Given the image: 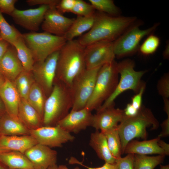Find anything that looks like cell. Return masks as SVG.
Returning <instances> with one entry per match:
<instances>
[{"label":"cell","mask_w":169,"mask_h":169,"mask_svg":"<svg viewBox=\"0 0 169 169\" xmlns=\"http://www.w3.org/2000/svg\"><path fill=\"white\" fill-rule=\"evenodd\" d=\"M137 20L135 16H114L100 12L95 13L93 26L78 41L85 47L98 42H113Z\"/></svg>","instance_id":"6da1fadb"},{"label":"cell","mask_w":169,"mask_h":169,"mask_svg":"<svg viewBox=\"0 0 169 169\" xmlns=\"http://www.w3.org/2000/svg\"><path fill=\"white\" fill-rule=\"evenodd\" d=\"M85 48L78 40L67 41L59 51L55 77L58 81L70 87L75 77L86 69Z\"/></svg>","instance_id":"7a4b0ae2"},{"label":"cell","mask_w":169,"mask_h":169,"mask_svg":"<svg viewBox=\"0 0 169 169\" xmlns=\"http://www.w3.org/2000/svg\"><path fill=\"white\" fill-rule=\"evenodd\" d=\"M159 122L150 109L142 106L135 116L127 117L119 124L117 129L120 137L122 154L127 144L135 138L146 140V129L155 130L159 126Z\"/></svg>","instance_id":"3957f363"},{"label":"cell","mask_w":169,"mask_h":169,"mask_svg":"<svg viewBox=\"0 0 169 169\" xmlns=\"http://www.w3.org/2000/svg\"><path fill=\"white\" fill-rule=\"evenodd\" d=\"M44 105L43 126H54L69 112L73 105L70 87L57 81Z\"/></svg>","instance_id":"277c9868"},{"label":"cell","mask_w":169,"mask_h":169,"mask_svg":"<svg viewBox=\"0 0 169 169\" xmlns=\"http://www.w3.org/2000/svg\"><path fill=\"white\" fill-rule=\"evenodd\" d=\"M117 63L114 60L100 68L93 93L85 107L90 111L97 110L116 88L119 82Z\"/></svg>","instance_id":"5b68a950"},{"label":"cell","mask_w":169,"mask_h":169,"mask_svg":"<svg viewBox=\"0 0 169 169\" xmlns=\"http://www.w3.org/2000/svg\"><path fill=\"white\" fill-rule=\"evenodd\" d=\"M22 36L32 54L35 63L44 62L50 55L59 51L67 41L64 37L44 32L24 33Z\"/></svg>","instance_id":"8992f818"},{"label":"cell","mask_w":169,"mask_h":169,"mask_svg":"<svg viewBox=\"0 0 169 169\" xmlns=\"http://www.w3.org/2000/svg\"><path fill=\"white\" fill-rule=\"evenodd\" d=\"M135 66L134 62L129 59L117 63L118 72L120 75V80L112 94L96 111L115 105V99L126 90H131L136 93L139 91L144 84L141 82V79L146 71H136Z\"/></svg>","instance_id":"52a82bcc"},{"label":"cell","mask_w":169,"mask_h":169,"mask_svg":"<svg viewBox=\"0 0 169 169\" xmlns=\"http://www.w3.org/2000/svg\"><path fill=\"white\" fill-rule=\"evenodd\" d=\"M141 23L137 21L113 42L114 51L115 57L120 58L135 53L139 47L142 39L151 34L159 26L157 23L145 29L140 28Z\"/></svg>","instance_id":"ba28073f"},{"label":"cell","mask_w":169,"mask_h":169,"mask_svg":"<svg viewBox=\"0 0 169 169\" xmlns=\"http://www.w3.org/2000/svg\"><path fill=\"white\" fill-rule=\"evenodd\" d=\"M101 67L91 69H86L74 79L70 87L73 99L71 110H77L85 107L93 93Z\"/></svg>","instance_id":"9c48e42d"},{"label":"cell","mask_w":169,"mask_h":169,"mask_svg":"<svg viewBox=\"0 0 169 169\" xmlns=\"http://www.w3.org/2000/svg\"><path fill=\"white\" fill-rule=\"evenodd\" d=\"M86 68L95 69L114 61L113 42H100L86 46L84 51Z\"/></svg>","instance_id":"30bf717a"},{"label":"cell","mask_w":169,"mask_h":169,"mask_svg":"<svg viewBox=\"0 0 169 169\" xmlns=\"http://www.w3.org/2000/svg\"><path fill=\"white\" fill-rule=\"evenodd\" d=\"M30 133L38 143L51 148L61 147L64 144L72 141L75 139L70 133L58 125L42 126L30 130Z\"/></svg>","instance_id":"8fae6325"},{"label":"cell","mask_w":169,"mask_h":169,"mask_svg":"<svg viewBox=\"0 0 169 169\" xmlns=\"http://www.w3.org/2000/svg\"><path fill=\"white\" fill-rule=\"evenodd\" d=\"M59 51L50 55L43 62L35 63L32 71L37 83L49 96L52 91L56 77Z\"/></svg>","instance_id":"7c38bea8"},{"label":"cell","mask_w":169,"mask_h":169,"mask_svg":"<svg viewBox=\"0 0 169 169\" xmlns=\"http://www.w3.org/2000/svg\"><path fill=\"white\" fill-rule=\"evenodd\" d=\"M50 7L42 5L37 8L24 10L15 8L10 16L16 24L31 32H36L39 29L45 14Z\"/></svg>","instance_id":"4fadbf2b"},{"label":"cell","mask_w":169,"mask_h":169,"mask_svg":"<svg viewBox=\"0 0 169 169\" xmlns=\"http://www.w3.org/2000/svg\"><path fill=\"white\" fill-rule=\"evenodd\" d=\"M74 19L64 16L56 7H50L45 14L41 28L44 32L63 37Z\"/></svg>","instance_id":"5bb4252c"},{"label":"cell","mask_w":169,"mask_h":169,"mask_svg":"<svg viewBox=\"0 0 169 169\" xmlns=\"http://www.w3.org/2000/svg\"><path fill=\"white\" fill-rule=\"evenodd\" d=\"M93 115L91 111L85 107L77 110H70L56 125L69 133H78L91 126Z\"/></svg>","instance_id":"9a60e30c"},{"label":"cell","mask_w":169,"mask_h":169,"mask_svg":"<svg viewBox=\"0 0 169 169\" xmlns=\"http://www.w3.org/2000/svg\"><path fill=\"white\" fill-rule=\"evenodd\" d=\"M24 154L32 163L34 169H47L56 164L57 152L39 143L27 150Z\"/></svg>","instance_id":"2e32d148"},{"label":"cell","mask_w":169,"mask_h":169,"mask_svg":"<svg viewBox=\"0 0 169 169\" xmlns=\"http://www.w3.org/2000/svg\"><path fill=\"white\" fill-rule=\"evenodd\" d=\"M112 106L97 111L93 115L91 126L96 130L103 131L117 127L124 119V110Z\"/></svg>","instance_id":"e0dca14e"},{"label":"cell","mask_w":169,"mask_h":169,"mask_svg":"<svg viewBox=\"0 0 169 169\" xmlns=\"http://www.w3.org/2000/svg\"><path fill=\"white\" fill-rule=\"evenodd\" d=\"M0 97L6 113L13 118L19 119L18 110L21 97L13 81L5 79L0 88Z\"/></svg>","instance_id":"ac0fdd59"},{"label":"cell","mask_w":169,"mask_h":169,"mask_svg":"<svg viewBox=\"0 0 169 169\" xmlns=\"http://www.w3.org/2000/svg\"><path fill=\"white\" fill-rule=\"evenodd\" d=\"M23 70L15 48L10 45L0 61V72L5 79L13 82Z\"/></svg>","instance_id":"d6986e66"},{"label":"cell","mask_w":169,"mask_h":169,"mask_svg":"<svg viewBox=\"0 0 169 169\" xmlns=\"http://www.w3.org/2000/svg\"><path fill=\"white\" fill-rule=\"evenodd\" d=\"M161 138H156L143 141L132 140L127 145L124 153L147 155L157 154L166 156L164 150L159 146L158 141Z\"/></svg>","instance_id":"ffe728a7"},{"label":"cell","mask_w":169,"mask_h":169,"mask_svg":"<svg viewBox=\"0 0 169 169\" xmlns=\"http://www.w3.org/2000/svg\"><path fill=\"white\" fill-rule=\"evenodd\" d=\"M19 120L29 130L43 126V119L26 99L21 98L18 108Z\"/></svg>","instance_id":"44dd1931"},{"label":"cell","mask_w":169,"mask_h":169,"mask_svg":"<svg viewBox=\"0 0 169 169\" xmlns=\"http://www.w3.org/2000/svg\"><path fill=\"white\" fill-rule=\"evenodd\" d=\"M37 143L35 139L30 135L0 136V148L23 154Z\"/></svg>","instance_id":"7402d4cb"},{"label":"cell","mask_w":169,"mask_h":169,"mask_svg":"<svg viewBox=\"0 0 169 169\" xmlns=\"http://www.w3.org/2000/svg\"><path fill=\"white\" fill-rule=\"evenodd\" d=\"M90 146L93 149L99 158L105 163L114 164L116 159L111 154L108 147L107 140L104 134L96 130L90 135Z\"/></svg>","instance_id":"603a6c76"},{"label":"cell","mask_w":169,"mask_h":169,"mask_svg":"<svg viewBox=\"0 0 169 169\" xmlns=\"http://www.w3.org/2000/svg\"><path fill=\"white\" fill-rule=\"evenodd\" d=\"M29 135L30 130L19 119L13 118L6 112L1 116L0 136Z\"/></svg>","instance_id":"cb8c5ba5"},{"label":"cell","mask_w":169,"mask_h":169,"mask_svg":"<svg viewBox=\"0 0 169 169\" xmlns=\"http://www.w3.org/2000/svg\"><path fill=\"white\" fill-rule=\"evenodd\" d=\"M0 162L8 169H34L32 163L25 154L18 151L0 153Z\"/></svg>","instance_id":"d4e9b609"},{"label":"cell","mask_w":169,"mask_h":169,"mask_svg":"<svg viewBox=\"0 0 169 169\" xmlns=\"http://www.w3.org/2000/svg\"><path fill=\"white\" fill-rule=\"evenodd\" d=\"M95 16V14L88 17L77 16L63 37L67 41L71 40L89 31L94 23Z\"/></svg>","instance_id":"484cf974"},{"label":"cell","mask_w":169,"mask_h":169,"mask_svg":"<svg viewBox=\"0 0 169 169\" xmlns=\"http://www.w3.org/2000/svg\"><path fill=\"white\" fill-rule=\"evenodd\" d=\"M15 48L17 57L24 70L31 72L35 63L32 54L22 36L12 45Z\"/></svg>","instance_id":"4316f807"},{"label":"cell","mask_w":169,"mask_h":169,"mask_svg":"<svg viewBox=\"0 0 169 169\" xmlns=\"http://www.w3.org/2000/svg\"><path fill=\"white\" fill-rule=\"evenodd\" d=\"M44 92L39 84L34 82L28 94L27 100L43 119L44 107L46 99Z\"/></svg>","instance_id":"83f0119b"},{"label":"cell","mask_w":169,"mask_h":169,"mask_svg":"<svg viewBox=\"0 0 169 169\" xmlns=\"http://www.w3.org/2000/svg\"><path fill=\"white\" fill-rule=\"evenodd\" d=\"M165 156L158 155L154 156L135 154L133 158L134 169H154L162 163Z\"/></svg>","instance_id":"f1b7e54d"},{"label":"cell","mask_w":169,"mask_h":169,"mask_svg":"<svg viewBox=\"0 0 169 169\" xmlns=\"http://www.w3.org/2000/svg\"><path fill=\"white\" fill-rule=\"evenodd\" d=\"M117 127L101 131L105 136L109 149L115 159L121 157L122 154L121 142Z\"/></svg>","instance_id":"f546056e"},{"label":"cell","mask_w":169,"mask_h":169,"mask_svg":"<svg viewBox=\"0 0 169 169\" xmlns=\"http://www.w3.org/2000/svg\"><path fill=\"white\" fill-rule=\"evenodd\" d=\"M30 73L24 70L15 79L14 82H13L21 98L26 100L34 82Z\"/></svg>","instance_id":"4dcf8cb0"},{"label":"cell","mask_w":169,"mask_h":169,"mask_svg":"<svg viewBox=\"0 0 169 169\" xmlns=\"http://www.w3.org/2000/svg\"><path fill=\"white\" fill-rule=\"evenodd\" d=\"M0 33L2 39L11 45L20 38L22 34L14 26L8 23L0 11Z\"/></svg>","instance_id":"1f68e13d"},{"label":"cell","mask_w":169,"mask_h":169,"mask_svg":"<svg viewBox=\"0 0 169 169\" xmlns=\"http://www.w3.org/2000/svg\"><path fill=\"white\" fill-rule=\"evenodd\" d=\"M90 4L95 9L109 15L120 16L121 11L112 0H89Z\"/></svg>","instance_id":"d6a6232c"},{"label":"cell","mask_w":169,"mask_h":169,"mask_svg":"<svg viewBox=\"0 0 169 169\" xmlns=\"http://www.w3.org/2000/svg\"><path fill=\"white\" fill-rule=\"evenodd\" d=\"M160 43V39L157 36L150 34L139 46V49L142 54L145 55H150L155 52Z\"/></svg>","instance_id":"836d02e7"},{"label":"cell","mask_w":169,"mask_h":169,"mask_svg":"<svg viewBox=\"0 0 169 169\" xmlns=\"http://www.w3.org/2000/svg\"><path fill=\"white\" fill-rule=\"evenodd\" d=\"M95 10L90 4L82 0H76L71 12L77 16L88 17L95 15Z\"/></svg>","instance_id":"e575fe53"},{"label":"cell","mask_w":169,"mask_h":169,"mask_svg":"<svg viewBox=\"0 0 169 169\" xmlns=\"http://www.w3.org/2000/svg\"><path fill=\"white\" fill-rule=\"evenodd\" d=\"M158 92L163 98L169 97V74H164L158 80L157 85Z\"/></svg>","instance_id":"d590c367"},{"label":"cell","mask_w":169,"mask_h":169,"mask_svg":"<svg viewBox=\"0 0 169 169\" xmlns=\"http://www.w3.org/2000/svg\"><path fill=\"white\" fill-rule=\"evenodd\" d=\"M134 154H128L125 156L116 159L115 163L119 169H134L133 158Z\"/></svg>","instance_id":"8d00e7d4"},{"label":"cell","mask_w":169,"mask_h":169,"mask_svg":"<svg viewBox=\"0 0 169 169\" xmlns=\"http://www.w3.org/2000/svg\"><path fill=\"white\" fill-rule=\"evenodd\" d=\"M17 0H0V11L2 13L11 15L15 9Z\"/></svg>","instance_id":"74e56055"},{"label":"cell","mask_w":169,"mask_h":169,"mask_svg":"<svg viewBox=\"0 0 169 169\" xmlns=\"http://www.w3.org/2000/svg\"><path fill=\"white\" fill-rule=\"evenodd\" d=\"M76 0H60L56 7L57 10L61 13L71 12L74 6Z\"/></svg>","instance_id":"f35d334b"},{"label":"cell","mask_w":169,"mask_h":169,"mask_svg":"<svg viewBox=\"0 0 169 169\" xmlns=\"http://www.w3.org/2000/svg\"><path fill=\"white\" fill-rule=\"evenodd\" d=\"M69 162L70 164H77L80 165L88 169H119L116 163L114 164L105 163L102 166L98 167L95 168L89 167L83 164L82 162L79 161L73 157L70 158L69 160Z\"/></svg>","instance_id":"ab89813d"},{"label":"cell","mask_w":169,"mask_h":169,"mask_svg":"<svg viewBox=\"0 0 169 169\" xmlns=\"http://www.w3.org/2000/svg\"><path fill=\"white\" fill-rule=\"evenodd\" d=\"M145 88V84H143L139 91L132 98L131 103L134 107L139 110L142 106V100L143 94Z\"/></svg>","instance_id":"60d3db41"},{"label":"cell","mask_w":169,"mask_h":169,"mask_svg":"<svg viewBox=\"0 0 169 169\" xmlns=\"http://www.w3.org/2000/svg\"><path fill=\"white\" fill-rule=\"evenodd\" d=\"M59 1V0H27L26 2L29 6L45 5L51 7H56Z\"/></svg>","instance_id":"b9f144b4"},{"label":"cell","mask_w":169,"mask_h":169,"mask_svg":"<svg viewBox=\"0 0 169 169\" xmlns=\"http://www.w3.org/2000/svg\"><path fill=\"white\" fill-rule=\"evenodd\" d=\"M123 110L125 115L127 117H131L135 115L139 110L134 107L131 103L128 104Z\"/></svg>","instance_id":"7bdbcfd3"},{"label":"cell","mask_w":169,"mask_h":169,"mask_svg":"<svg viewBox=\"0 0 169 169\" xmlns=\"http://www.w3.org/2000/svg\"><path fill=\"white\" fill-rule=\"evenodd\" d=\"M10 45L4 40L0 39V61Z\"/></svg>","instance_id":"ee69618b"},{"label":"cell","mask_w":169,"mask_h":169,"mask_svg":"<svg viewBox=\"0 0 169 169\" xmlns=\"http://www.w3.org/2000/svg\"><path fill=\"white\" fill-rule=\"evenodd\" d=\"M158 144L160 147L165 152L166 155H169V145L160 139L158 141Z\"/></svg>","instance_id":"f6af8a7d"},{"label":"cell","mask_w":169,"mask_h":169,"mask_svg":"<svg viewBox=\"0 0 169 169\" xmlns=\"http://www.w3.org/2000/svg\"><path fill=\"white\" fill-rule=\"evenodd\" d=\"M164 103V110L167 114V116H169V100L168 99L163 98Z\"/></svg>","instance_id":"bcb514c9"},{"label":"cell","mask_w":169,"mask_h":169,"mask_svg":"<svg viewBox=\"0 0 169 169\" xmlns=\"http://www.w3.org/2000/svg\"><path fill=\"white\" fill-rule=\"evenodd\" d=\"M163 58L166 59H168L169 57V44H167L166 46L165 50L164 51L163 54Z\"/></svg>","instance_id":"7dc6e473"},{"label":"cell","mask_w":169,"mask_h":169,"mask_svg":"<svg viewBox=\"0 0 169 169\" xmlns=\"http://www.w3.org/2000/svg\"><path fill=\"white\" fill-rule=\"evenodd\" d=\"M6 112L3 104L0 99V116H2Z\"/></svg>","instance_id":"c3c4849f"},{"label":"cell","mask_w":169,"mask_h":169,"mask_svg":"<svg viewBox=\"0 0 169 169\" xmlns=\"http://www.w3.org/2000/svg\"><path fill=\"white\" fill-rule=\"evenodd\" d=\"M5 78L0 72V88L5 82Z\"/></svg>","instance_id":"681fc988"},{"label":"cell","mask_w":169,"mask_h":169,"mask_svg":"<svg viewBox=\"0 0 169 169\" xmlns=\"http://www.w3.org/2000/svg\"><path fill=\"white\" fill-rule=\"evenodd\" d=\"M57 169H69L66 165H61L58 166ZM74 169H80L78 167H76Z\"/></svg>","instance_id":"f907efd6"},{"label":"cell","mask_w":169,"mask_h":169,"mask_svg":"<svg viewBox=\"0 0 169 169\" xmlns=\"http://www.w3.org/2000/svg\"><path fill=\"white\" fill-rule=\"evenodd\" d=\"M160 169H169V165H160Z\"/></svg>","instance_id":"816d5d0a"},{"label":"cell","mask_w":169,"mask_h":169,"mask_svg":"<svg viewBox=\"0 0 169 169\" xmlns=\"http://www.w3.org/2000/svg\"><path fill=\"white\" fill-rule=\"evenodd\" d=\"M57 166H58L56 164L49 167L47 169H57Z\"/></svg>","instance_id":"f5cc1de1"},{"label":"cell","mask_w":169,"mask_h":169,"mask_svg":"<svg viewBox=\"0 0 169 169\" xmlns=\"http://www.w3.org/2000/svg\"><path fill=\"white\" fill-rule=\"evenodd\" d=\"M0 169H8L5 166L0 162Z\"/></svg>","instance_id":"db71d44e"},{"label":"cell","mask_w":169,"mask_h":169,"mask_svg":"<svg viewBox=\"0 0 169 169\" xmlns=\"http://www.w3.org/2000/svg\"><path fill=\"white\" fill-rule=\"evenodd\" d=\"M8 150L0 148V154L4 152L10 151Z\"/></svg>","instance_id":"11a10c76"},{"label":"cell","mask_w":169,"mask_h":169,"mask_svg":"<svg viewBox=\"0 0 169 169\" xmlns=\"http://www.w3.org/2000/svg\"><path fill=\"white\" fill-rule=\"evenodd\" d=\"M0 39H2L1 38V35H0Z\"/></svg>","instance_id":"9f6ffc18"},{"label":"cell","mask_w":169,"mask_h":169,"mask_svg":"<svg viewBox=\"0 0 169 169\" xmlns=\"http://www.w3.org/2000/svg\"><path fill=\"white\" fill-rule=\"evenodd\" d=\"M0 117H1V116H0Z\"/></svg>","instance_id":"6f0895ef"}]
</instances>
